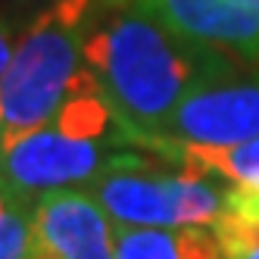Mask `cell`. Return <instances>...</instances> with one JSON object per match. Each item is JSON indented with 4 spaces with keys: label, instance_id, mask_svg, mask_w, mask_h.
Returning a JSON list of instances; mask_svg holds the SVG:
<instances>
[{
    "label": "cell",
    "instance_id": "obj_3",
    "mask_svg": "<svg viewBox=\"0 0 259 259\" xmlns=\"http://www.w3.org/2000/svg\"><path fill=\"white\" fill-rule=\"evenodd\" d=\"M88 191L116 219V225L135 228H209L225 206V191H219L209 175L191 169L156 172L135 153L100 172Z\"/></svg>",
    "mask_w": 259,
    "mask_h": 259
},
{
    "label": "cell",
    "instance_id": "obj_4",
    "mask_svg": "<svg viewBox=\"0 0 259 259\" xmlns=\"http://www.w3.org/2000/svg\"><path fill=\"white\" fill-rule=\"evenodd\" d=\"M128 141L94 138L60 119L0 138V178L22 200H38L50 191L88 188L100 172L125 159Z\"/></svg>",
    "mask_w": 259,
    "mask_h": 259
},
{
    "label": "cell",
    "instance_id": "obj_15",
    "mask_svg": "<svg viewBox=\"0 0 259 259\" xmlns=\"http://www.w3.org/2000/svg\"><path fill=\"white\" fill-rule=\"evenodd\" d=\"M13 4H19L22 10H44L47 4H53V0H13Z\"/></svg>",
    "mask_w": 259,
    "mask_h": 259
},
{
    "label": "cell",
    "instance_id": "obj_10",
    "mask_svg": "<svg viewBox=\"0 0 259 259\" xmlns=\"http://www.w3.org/2000/svg\"><path fill=\"white\" fill-rule=\"evenodd\" d=\"M212 231L225 259H259V194L228 188Z\"/></svg>",
    "mask_w": 259,
    "mask_h": 259
},
{
    "label": "cell",
    "instance_id": "obj_5",
    "mask_svg": "<svg viewBox=\"0 0 259 259\" xmlns=\"http://www.w3.org/2000/svg\"><path fill=\"white\" fill-rule=\"evenodd\" d=\"M259 138V75L231 78L219 75L188 91L165 132L150 144H191V147H231Z\"/></svg>",
    "mask_w": 259,
    "mask_h": 259
},
{
    "label": "cell",
    "instance_id": "obj_6",
    "mask_svg": "<svg viewBox=\"0 0 259 259\" xmlns=\"http://www.w3.org/2000/svg\"><path fill=\"white\" fill-rule=\"evenodd\" d=\"M132 7L197 47L259 57V0H132Z\"/></svg>",
    "mask_w": 259,
    "mask_h": 259
},
{
    "label": "cell",
    "instance_id": "obj_9",
    "mask_svg": "<svg viewBox=\"0 0 259 259\" xmlns=\"http://www.w3.org/2000/svg\"><path fill=\"white\" fill-rule=\"evenodd\" d=\"M162 153L181 159L184 169L222 178L228 188L259 194V138L231 147H191V144H162Z\"/></svg>",
    "mask_w": 259,
    "mask_h": 259
},
{
    "label": "cell",
    "instance_id": "obj_7",
    "mask_svg": "<svg viewBox=\"0 0 259 259\" xmlns=\"http://www.w3.org/2000/svg\"><path fill=\"white\" fill-rule=\"evenodd\" d=\"M34 240L63 259H116V219L88 188L50 191L31 203Z\"/></svg>",
    "mask_w": 259,
    "mask_h": 259
},
{
    "label": "cell",
    "instance_id": "obj_8",
    "mask_svg": "<svg viewBox=\"0 0 259 259\" xmlns=\"http://www.w3.org/2000/svg\"><path fill=\"white\" fill-rule=\"evenodd\" d=\"M116 259H225L215 231L206 225L184 228H116Z\"/></svg>",
    "mask_w": 259,
    "mask_h": 259
},
{
    "label": "cell",
    "instance_id": "obj_14",
    "mask_svg": "<svg viewBox=\"0 0 259 259\" xmlns=\"http://www.w3.org/2000/svg\"><path fill=\"white\" fill-rule=\"evenodd\" d=\"M25 259H63V256H57L53 250H47L44 244H38V240H34V244H31V250L25 253Z\"/></svg>",
    "mask_w": 259,
    "mask_h": 259
},
{
    "label": "cell",
    "instance_id": "obj_12",
    "mask_svg": "<svg viewBox=\"0 0 259 259\" xmlns=\"http://www.w3.org/2000/svg\"><path fill=\"white\" fill-rule=\"evenodd\" d=\"M13 50H16V38H13V28L0 19V78H4V72L13 60Z\"/></svg>",
    "mask_w": 259,
    "mask_h": 259
},
{
    "label": "cell",
    "instance_id": "obj_13",
    "mask_svg": "<svg viewBox=\"0 0 259 259\" xmlns=\"http://www.w3.org/2000/svg\"><path fill=\"white\" fill-rule=\"evenodd\" d=\"M16 200H19V194H13V191H10V184L0 178V219L10 212V206H13Z\"/></svg>",
    "mask_w": 259,
    "mask_h": 259
},
{
    "label": "cell",
    "instance_id": "obj_11",
    "mask_svg": "<svg viewBox=\"0 0 259 259\" xmlns=\"http://www.w3.org/2000/svg\"><path fill=\"white\" fill-rule=\"evenodd\" d=\"M34 244L31 225V200H16L10 212L0 219V259H25Z\"/></svg>",
    "mask_w": 259,
    "mask_h": 259
},
{
    "label": "cell",
    "instance_id": "obj_2",
    "mask_svg": "<svg viewBox=\"0 0 259 259\" xmlns=\"http://www.w3.org/2000/svg\"><path fill=\"white\" fill-rule=\"evenodd\" d=\"M88 19L91 0H53L34 13L0 78V138L53 119L84 69Z\"/></svg>",
    "mask_w": 259,
    "mask_h": 259
},
{
    "label": "cell",
    "instance_id": "obj_1",
    "mask_svg": "<svg viewBox=\"0 0 259 259\" xmlns=\"http://www.w3.org/2000/svg\"><path fill=\"white\" fill-rule=\"evenodd\" d=\"M84 66L138 147H150L197 84L228 75L219 50L172 34L141 10H125L84 34Z\"/></svg>",
    "mask_w": 259,
    "mask_h": 259
}]
</instances>
